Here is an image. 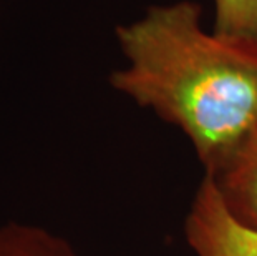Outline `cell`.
<instances>
[{
    "label": "cell",
    "instance_id": "6da1fadb",
    "mask_svg": "<svg viewBox=\"0 0 257 256\" xmlns=\"http://www.w3.org/2000/svg\"><path fill=\"white\" fill-rule=\"evenodd\" d=\"M126 67L110 83L174 125L216 177L257 135V45L207 32L194 2L156 5L116 29Z\"/></svg>",
    "mask_w": 257,
    "mask_h": 256
},
{
    "label": "cell",
    "instance_id": "7a4b0ae2",
    "mask_svg": "<svg viewBox=\"0 0 257 256\" xmlns=\"http://www.w3.org/2000/svg\"><path fill=\"white\" fill-rule=\"evenodd\" d=\"M184 238L194 256H257V228L229 211L214 178L206 173L186 215Z\"/></svg>",
    "mask_w": 257,
    "mask_h": 256
},
{
    "label": "cell",
    "instance_id": "3957f363",
    "mask_svg": "<svg viewBox=\"0 0 257 256\" xmlns=\"http://www.w3.org/2000/svg\"><path fill=\"white\" fill-rule=\"evenodd\" d=\"M212 178L229 211L244 225L257 228V137Z\"/></svg>",
    "mask_w": 257,
    "mask_h": 256
},
{
    "label": "cell",
    "instance_id": "277c9868",
    "mask_svg": "<svg viewBox=\"0 0 257 256\" xmlns=\"http://www.w3.org/2000/svg\"><path fill=\"white\" fill-rule=\"evenodd\" d=\"M0 256H83L68 239L43 226L7 223L0 226Z\"/></svg>",
    "mask_w": 257,
    "mask_h": 256
},
{
    "label": "cell",
    "instance_id": "5b68a950",
    "mask_svg": "<svg viewBox=\"0 0 257 256\" xmlns=\"http://www.w3.org/2000/svg\"><path fill=\"white\" fill-rule=\"evenodd\" d=\"M214 32L257 45V0H214Z\"/></svg>",
    "mask_w": 257,
    "mask_h": 256
},
{
    "label": "cell",
    "instance_id": "8992f818",
    "mask_svg": "<svg viewBox=\"0 0 257 256\" xmlns=\"http://www.w3.org/2000/svg\"><path fill=\"white\" fill-rule=\"evenodd\" d=\"M255 137H257V135H255Z\"/></svg>",
    "mask_w": 257,
    "mask_h": 256
}]
</instances>
